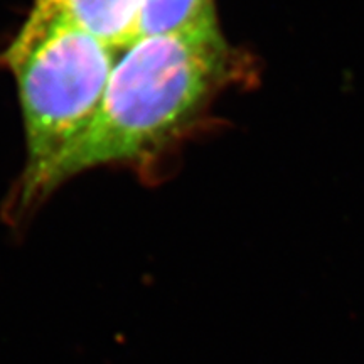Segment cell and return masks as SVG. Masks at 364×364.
Wrapping results in <instances>:
<instances>
[{
  "label": "cell",
  "mask_w": 364,
  "mask_h": 364,
  "mask_svg": "<svg viewBox=\"0 0 364 364\" xmlns=\"http://www.w3.org/2000/svg\"><path fill=\"white\" fill-rule=\"evenodd\" d=\"M250 70L221 29L139 36L118 54L97 115L54 167L46 196L98 167L149 172Z\"/></svg>",
  "instance_id": "cell-1"
},
{
  "label": "cell",
  "mask_w": 364,
  "mask_h": 364,
  "mask_svg": "<svg viewBox=\"0 0 364 364\" xmlns=\"http://www.w3.org/2000/svg\"><path fill=\"white\" fill-rule=\"evenodd\" d=\"M118 54L39 6H33L0 54L16 80L26 136V164L11 203L14 215L46 198L54 167L97 115Z\"/></svg>",
  "instance_id": "cell-2"
},
{
  "label": "cell",
  "mask_w": 364,
  "mask_h": 364,
  "mask_svg": "<svg viewBox=\"0 0 364 364\" xmlns=\"http://www.w3.org/2000/svg\"><path fill=\"white\" fill-rule=\"evenodd\" d=\"M122 53L140 36L142 0H34Z\"/></svg>",
  "instance_id": "cell-3"
},
{
  "label": "cell",
  "mask_w": 364,
  "mask_h": 364,
  "mask_svg": "<svg viewBox=\"0 0 364 364\" xmlns=\"http://www.w3.org/2000/svg\"><path fill=\"white\" fill-rule=\"evenodd\" d=\"M216 29V0H142L140 36Z\"/></svg>",
  "instance_id": "cell-4"
}]
</instances>
